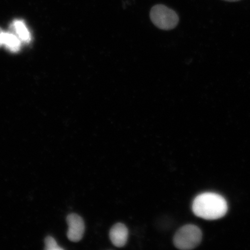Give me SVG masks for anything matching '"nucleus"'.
<instances>
[{"label": "nucleus", "instance_id": "f257e3e1", "mask_svg": "<svg viewBox=\"0 0 250 250\" xmlns=\"http://www.w3.org/2000/svg\"><path fill=\"white\" fill-rule=\"evenodd\" d=\"M196 216L208 220L221 218L226 214L228 205L224 197L213 192L203 193L196 196L192 204Z\"/></svg>", "mask_w": 250, "mask_h": 250}, {"label": "nucleus", "instance_id": "f03ea898", "mask_svg": "<svg viewBox=\"0 0 250 250\" xmlns=\"http://www.w3.org/2000/svg\"><path fill=\"white\" fill-rule=\"evenodd\" d=\"M202 233L194 225H186L175 234L174 245L177 249L187 250L195 249L201 242Z\"/></svg>", "mask_w": 250, "mask_h": 250}, {"label": "nucleus", "instance_id": "7ed1b4c3", "mask_svg": "<svg viewBox=\"0 0 250 250\" xmlns=\"http://www.w3.org/2000/svg\"><path fill=\"white\" fill-rule=\"evenodd\" d=\"M152 23L159 29L170 30L177 26L179 17L176 12L164 5H156L150 12Z\"/></svg>", "mask_w": 250, "mask_h": 250}, {"label": "nucleus", "instance_id": "20e7f679", "mask_svg": "<svg viewBox=\"0 0 250 250\" xmlns=\"http://www.w3.org/2000/svg\"><path fill=\"white\" fill-rule=\"evenodd\" d=\"M68 229V239L71 242H78L82 239L85 232V224L83 219L77 214H70L67 217Z\"/></svg>", "mask_w": 250, "mask_h": 250}, {"label": "nucleus", "instance_id": "39448f33", "mask_svg": "<svg viewBox=\"0 0 250 250\" xmlns=\"http://www.w3.org/2000/svg\"><path fill=\"white\" fill-rule=\"evenodd\" d=\"M128 235L129 232L127 227L122 223L115 224L109 231V238L112 244L117 248H123L126 245Z\"/></svg>", "mask_w": 250, "mask_h": 250}, {"label": "nucleus", "instance_id": "423d86ee", "mask_svg": "<svg viewBox=\"0 0 250 250\" xmlns=\"http://www.w3.org/2000/svg\"><path fill=\"white\" fill-rule=\"evenodd\" d=\"M0 40L2 45H4L9 51L13 52L20 51L21 42L14 33L2 31Z\"/></svg>", "mask_w": 250, "mask_h": 250}, {"label": "nucleus", "instance_id": "0eeeda50", "mask_svg": "<svg viewBox=\"0 0 250 250\" xmlns=\"http://www.w3.org/2000/svg\"><path fill=\"white\" fill-rule=\"evenodd\" d=\"M12 27L21 42L27 43L30 42L31 34L23 21H15Z\"/></svg>", "mask_w": 250, "mask_h": 250}, {"label": "nucleus", "instance_id": "6e6552de", "mask_svg": "<svg viewBox=\"0 0 250 250\" xmlns=\"http://www.w3.org/2000/svg\"><path fill=\"white\" fill-rule=\"evenodd\" d=\"M45 249L47 250H62L54 238L51 236L46 237L45 240Z\"/></svg>", "mask_w": 250, "mask_h": 250}, {"label": "nucleus", "instance_id": "1a4fd4ad", "mask_svg": "<svg viewBox=\"0 0 250 250\" xmlns=\"http://www.w3.org/2000/svg\"><path fill=\"white\" fill-rule=\"evenodd\" d=\"M224 1H226L228 2H236V1H239L240 0H224Z\"/></svg>", "mask_w": 250, "mask_h": 250}, {"label": "nucleus", "instance_id": "9d476101", "mask_svg": "<svg viewBox=\"0 0 250 250\" xmlns=\"http://www.w3.org/2000/svg\"><path fill=\"white\" fill-rule=\"evenodd\" d=\"M2 32V30H1V27H0V36H1V34ZM1 46H2V44H1V40H0V47H1Z\"/></svg>", "mask_w": 250, "mask_h": 250}]
</instances>
